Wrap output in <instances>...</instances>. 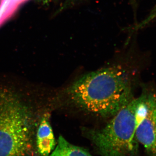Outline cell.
Returning <instances> with one entry per match:
<instances>
[{"instance_id":"6da1fadb","label":"cell","mask_w":156,"mask_h":156,"mask_svg":"<svg viewBox=\"0 0 156 156\" xmlns=\"http://www.w3.org/2000/svg\"><path fill=\"white\" fill-rule=\"evenodd\" d=\"M70 100L83 110L113 116L134 98L129 77L120 66L87 74L68 88Z\"/></svg>"},{"instance_id":"7a4b0ae2","label":"cell","mask_w":156,"mask_h":156,"mask_svg":"<svg viewBox=\"0 0 156 156\" xmlns=\"http://www.w3.org/2000/svg\"><path fill=\"white\" fill-rule=\"evenodd\" d=\"M30 111L13 94L0 92V156H30L32 153Z\"/></svg>"},{"instance_id":"3957f363","label":"cell","mask_w":156,"mask_h":156,"mask_svg":"<svg viewBox=\"0 0 156 156\" xmlns=\"http://www.w3.org/2000/svg\"><path fill=\"white\" fill-rule=\"evenodd\" d=\"M139 97L133 98L101 129H87L84 134L102 156H136L138 143L135 112Z\"/></svg>"},{"instance_id":"277c9868","label":"cell","mask_w":156,"mask_h":156,"mask_svg":"<svg viewBox=\"0 0 156 156\" xmlns=\"http://www.w3.org/2000/svg\"><path fill=\"white\" fill-rule=\"evenodd\" d=\"M148 110L145 119L136 128L135 136L143 144L150 155L156 156V132L154 121V109L156 105V95L147 94Z\"/></svg>"},{"instance_id":"5b68a950","label":"cell","mask_w":156,"mask_h":156,"mask_svg":"<svg viewBox=\"0 0 156 156\" xmlns=\"http://www.w3.org/2000/svg\"><path fill=\"white\" fill-rule=\"evenodd\" d=\"M36 142L37 151L41 156H49L55 149L56 141L48 114L44 115L39 123Z\"/></svg>"},{"instance_id":"8992f818","label":"cell","mask_w":156,"mask_h":156,"mask_svg":"<svg viewBox=\"0 0 156 156\" xmlns=\"http://www.w3.org/2000/svg\"><path fill=\"white\" fill-rule=\"evenodd\" d=\"M48 156H93L86 149L70 143L63 136H59L58 144Z\"/></svg>"},{"instance_id":"52a82bcc","label":"cell","mask_w":156,"mask_h":156,"mask_svg":"<svg viewBox=\"0 0 156 156\" xmlns=\"http://www.w3.org/2000/svg\"><path fill=\"white\" fill-rule=\"evenodd\" d=\"M28 0H0V27Z\"/></svg>"},{"instance_id":"ba28073f","label":"cell","mask_w":156,"mask_h":156,"mask_svg":"<svg viewBox=\"0 0 156 156\" xmlns=\"http://www.w3.org/2000/svg\"><path fill=\"white\" fill-rule=\"evenodd\" d=\"M156 22V4L144 19L134 27V30H137L145 28Z\"/></svg>"},{"instance_id":"9c48e42d","label":"cell","mask_w":156,"mask_h":156,"mask_svg":"<svg viewBox=\"0 0 156 156\" xmlns=\"http://www.w3.org/2000/svg\"><path fill=\"white\" fill-rule=\"evenodd\" d=\"M153 117L154 123L155 128L156 132V105L154 109Z\"/></svg>"},{"instance_id":"30bf717a","label":"cell","mask_w":156,"mask_h":156,"mask_svg":"<svg viewBox=\"0 0 156 156\" xmlns=\"http://www.w3.org/2000/svg\"><path fill=\"white\" fill-rule=\"evenodd\" d=\"M73 0H67V2H73Z\"/></svg>"}]
</instances>
